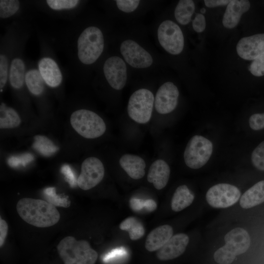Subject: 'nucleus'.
I'll return each mask as SVG.
<instances>
[{"label":"nucleus","instance_id":"43","mask_svg":"<svg viewBox=\"0 0 264 264\" xmlns=\"http://www.w3.org/2000/svg\"><path fill=\"white\" fill-rule=\"evenodd\" d=\"M157 207L155 202L152 199L145 200L144 208L149 211H153L156 209Z\"/></svg>","mask_w":264,"mask_h":264},{"label":"nucleus","instance_id":"15","mask_svg":"<svg viewBox=\"0 0 264 264\" xmlns=\"http://www.w3.org/2000/svg\"><path fill=\"white\" fill-rule=\"evenodd\" d=\"M189 242L188 235L179 233L173 236L156 253L157 259L168 261L182 255L186 250Z\"/></svg>","mask_w":264,"mask_h":264},{"label":"nucleus","instance_id":"20","mask_svg":"<svg viewBox=\"0 0 264 264\" xmlns=\"http://www.w3.org/2000/svg\"><path fill=\"white\" fill-rule=\"evenodd\" d=\"M119 164L132 178L139 179L145 174L146 163L139 156L125 154L120 158Z\"/></svg>","mask_w":264,"mask_h":264},{"label":"nucleus","instance_id":"25","mask_svg":"<svg viewBox=\"0 0 264 264\" xmlns=\"http://www.w3.org/2000/svg\"><path fill=\"white\" fill-rule=\"evenodd\" d=\"M194 2L192 0H180L175 10V17L177 22L182 25L188 24L195 11Z\"/></svg>","mask_w":264,"mask_h":264},{"label":"nucleus","instance_id":"38","mask_svg":"<svg viewBox=\"0 0 264 264\" xmlns=\"http://www.w3.org/2000/svg\"><path fill=\"white\" fill-rule=\"evenodd\" d=\"M193 29L198 33L203 32L206 27V21L202 14H197L192 22Z\"/></svg>","mask_w":264,"mask_h":264},{"label":"nucleus","instance_id":"21","mask_svg":"<svg viewBox=\"0 0 264 264\" xmlns=\"http://www.w3.org/2000/svg\"><path fill=\"white\" fill-rule=\"evenodd\" d=\"M264 202V180L260 181L250 187L241 196L240 206L248 209Z\"/></svg>","mask_w":264,"mask_h":264},{"label":"nucleus","instance_id":"34","mask_svg":"<svg viewBox=\"0 0 264 264\" xmlns=\"http://www.w3.org/2000/svg\"><path fill=\"white\" fill-rule=\"evenodd\" d=\"M44 194L48 197L51 204H55L58 206L67 207L69 206L70 203H68L65 198H61L55 194V189L54 187H49L44 190Z\"/></svg>","mask_w":264,"mask_h":264},{"label":"nucleus","instance_id":"26","mask_svg":"<svg viewBox=\"0 0 264 264\" xmlns=\"http://www.w3.org/2000/svg\"><path fill=\"white\" fill-rule=\"evenodd\" d=\"M119 228L128 232L130 239L133 241L139 239L145 233L142 223L134 217H130L125 219L120 223Z\"/></svg>","mask_w":264,"mask_h":264},{"label":"nucleus","instance_id":"31","mask_svg":"<svg viewBox=\"0 0 264 264\" xmlns=\"http://www.w3.org/2000/svg\"><path fill=\"white\" fill-rule=\"evenodd\" d=\"M46 1L50 8L55 10L73 8L79 2L78 0H47Z\"/></svg>","mask_w":264,"mask_h":264},{"label":"nucleus","instance_id":"42","mask_svg":"<svg viewBox=\"0 0 264 264\" xmlns=\"http://www.w3.org/2000/svg\"><path fill=\"white\" fill-rule=\"evenodd\" d=\"M130 205L133 210L139 211L144 207L145 200L136 198H132L130 200Z\"/></svg>","mask_w":264,"mask_h":264},{"label":"nucleus","instance_id":"12","mask_svg":"<svg viewBox=\"0 0 264 264\" xmlns=\"http://www.w3.org/2000/svg\"><path fill=\"white\" fill-rule=\"evenodd\" d=\"M105 77L111 88L122 89L127 79V69L124 60L118 56L108 58L103 66Z\"/></svg>","mask_w":264,"mask_h":264},{"label":"nucleus","instance_id":"16","mask_svg":"<svg viewBox=\"0 0 264 264\" xmlns=\"http://www.w3.org/2000/svg\"><path fill=\"white\" fill-rule=\"evenodd\" d=\"M250 7L247 0H232L227 5L222 18L223 25L227 28L235 27L239 23L242 15Z\"/></svg>","mask_w":264,"mask_h":264},{"label":"nucleus","instance_id":"29","mask_svg":"<svg viewBox=\"0 0 264 264\" xmlns=\"http://www.w3.org/2000/svg\"><path fill=\"white\" fill-rule=\"evenodd\" d=\"M20 3L17 0H0V17L1 19L9 18L14 15L20 8Z\"/></svg>","mask_w":264,"mask_h":264},{"label":"nucleus","instance_id":"28","mask_svg":"<svg viewBox=\"0 0 264 264\" xmlns=\"http://www.w3.org/2000/svg\"><path fill=\"white\" fill-rule=\"evenodd\" d=\"M34 139L33 148L43 155L51 156L59 150L58 147L45 136L36 135Z\"/></svg>","mask_w":264,"mask_h":264},{"label":"nucleus","instance_id":"37","mask_svg":"<svg viewBox=\"0 0 264 264\" xmlns=\"http://www.w3.org/2000/svg\"><path fill=\"white\" fill-rule=\"evenodd\" d=\"M249 123L250 128L255 131L264 128V113L252 114L249 118Z\"/></svg>","mask_w":264,"mask_h":264},{"label":"nucleus","instance_id":"7","mask_svg":"<svg viewBox=\"0 0 264 264\" xmlns=\"http://www.w3.org/2000/svg\"><path fill=\"white\" fill-rule=\"evenodd\" d=\"M212 152L213 144L210 140L201 135H194L185 149L184 162L191 169L200 168L208 162Z\"/></svg>","mask_w":264,"mask_h":264},{"label":"nucleus","instance_id":"39","mask_svg":"<svg viewBox=\"0 0 264 264\" xmlns=\"http://www.w3.org/2000/svg\"><path fill=\"white\" fill-rule=\"evenodd\" d=\"M61 172L64 175L71 186H75L76 184H77L74 174L69 165L66 164L63 165L61 168Z\"/></svg>","mask_w":264,"mask_h":264},{"label":"nucleus","instance_id":"32","mask_svg":"<svg viewBox=\"0 0 264 264\" xmlns=\"http://www.w3.org/2000/svg\"><path fill=\"white\" fill-rule=\"evenodd\" d=\"M34 159L33 155L25 153L19 156H11L8 159V164L11 167H18L21 165L25 166Z\"/></svg>","mask_w":264,"mask_h":264},{"label":"nucleus","instance_id":"41","mask_svg":"<svg viewBox=\"0 0 264 264\" xmlns=\"http://www.w3.org/2000/svg\"><path fill=\"white\" fill-rule=\"evenodd\" d=\"M231 0H205V5L209 8L228 5Z\"/></svg>","mask_w":264,"mask_h":264},{"label":"nucleus","instance_id":"24","mask_svg":"<svg viewBox=\"0 0 264 264\" xmlns=\"http://www.w3.org/2000/svg\"><path fill=\"white\" fill-rule=\"evenodd\" d=\"M21 119L18 113L12 108L2 103L0 107V129H12L18 127Z\"/></svg>","mask_w":264,"mask_h":264},{"label":"nucleus","instance_id":"35","mask_svg":"<svg viewBox=\"0 0 264 264\" xmlns=\"http://www.w3.org/2000/svg\"><path fill=\"white\" fill-rule=\"evenodd\" d=\"M249 70L255 76L264 75V54L253 60L249 67Z\"/></svg>","mask_w":264,"mask_h":264},{"label":"nucleus","instance_id":"18","mask_svg":"<svg viewBox=\"0 0 264 264\" xmlns=\"http://www.w3.org/2000/svg\"><path fill=\"white\" fill-rule=\"evenodd\" d=\"M170 169L168 164L162 159H157L151 165L147 175V180L152 183L157 190L164 188L169 180Z\"/></svg>","mask_w":264,"mask_h":264},{"label":"nucleus","instance_id":"13","mask_svg":"<svg viewBox=\"0 0 264 264\" xmlns=\"http://www.w3.org/2000/svg\"><path fill=\"white\" fill-rule=\"evenodd\" d=\"M179 96L177 87L172 82H167L158 89L154 100L157 112L165 114L170 113L176 108Z\"/></svg>","mask_w":264,"mask_h":264},{"label":"nucleus","instance_id":"11","mask_svg":"<svg viewBox=\"0 0 264 264\" xmlns=\"http://www.w3.org/2000/svg\"><path fill=\"white\" fill-rule=\"evenodd\" d=\"M120 50L126 62L133 67L144 68L153 64V59L150 54L133 40L123 41Z\"/></svg>","mask_w":264,"mask_h":264},{"label":"nucleus","instance_id":"44","mask_svg":"<svg viewBox=\"0 0 264 264\" xmlns=\"http://www.w3.org/2000/svg\"><path fill=\"white\" fill-rule=\"evenodd\" d=\"M200 12L202 13V14H204L206 12V9L205 8H202L201 9H200Z\"/></svg>","mask_w":264,"mask_h":264},{"label":"nucleus","instance_id":"6","mask_svg":"<svg viewBox=\"0 0 264 264\" xmlns=\"http://www.w3.org/2000/svg\"><path fill=\"white\" fill-rule=\"evenodd\" d=\"M154 103V96L151 91L146 88L136 90L128 102L129 116L138 123H147L151 118Z\"/></svg>","mask_w":264,"mask_h":264},{"label":"nucleus","instance_id":"3","mask_svg":"<svg viewBox=\"0 0 264 264\" xmlns=\"http://www.w3.org/2000/svg\"><path fill=\"white\" fill-rule=\"evenodd\" d=\"M225 244L214 254L215 261L219 264H231L236 256L245 252L250 245V238L247 231L241 227L228 232L224 237Z\"/></svg>","mask_w":264,"mask_h":264},{"label":"nucleus","instance_id":"5","mask_svg":"<svg viewBox=\"0 0 264 264\" xmlns=\"http://www.w3.org/2000/svg\"><path fill=\"white\" fill-rule=\"evenodd\" d=\"M70 121L74 130L86 138L99 137L106 130L103 119L94 112L86 109L74 111L70 116Z\"/></svg>","mask_w":264,"mask_h":264},{"label":"nucleus","instance_id":"2","mask_svg":"<svg viewBox=\"0 0 264 264\" xmlns=\"http://www.w3.org/2000/svg\"><path fill=\"white\" fill-rule=\"evenodd\" d=\"M57 249L64 264H95L98 258L88 241H77L72 236L63 239Z\"/></svg>","mask_w":264,"mask_h":264},{"label":"nucleus","instance_id":"36","mask_svg":"<svg viewBox=\"0 0 264 264\" xmlns=\"http://www.w3.org/2000/svg\"><path fill=\"white\" fill-rule=\"evenodd\" d=\"M8 60L4 54L0 55V91L5 86L8 77Z\"/></svg>","mask_w":264,"mask_h":264},{"label":"nucleus","instance_id":"23","mask_svg":"<svg viewBox=\"0 0 264 264\" xmlns=\"http://www.w3.org/2000/svg\"><path fill=\"white\" fill-rule=\"evenodd\" d=\"M25 65L20 58H15L10 66L9 79L11 86L15 89L21 88L25 81Z\"/></svg>","mask_w":264,"mask_h":264},{"label":"nucleus","instance_id":"10","mask_svg":"<svg viewBox=\"0 0 264 264\" xmlns=\"http://www.w3.org/2000/svg\"><path fill=\"white\" fill-rule=\"evenodd\" d=\"M105 174L101 161L95 157L86 158L81 165V171L77 179L78 186L82 190H89L98 184Z\"/></svg>","mask_w":264,"mask_h":264},{"label":"nucleus","instance_id":"40","mask_svg":"<svg viewBox=\"0 0 264 264\" xmlns=\"http://www.w3.org/2000/svg\"><path fill=\"white\" fill-rule=\"evenodd\" d=\"M8 232V225L3 219H0V246L2 247L5 240Z\"/></svg>","mask_w":264,"mask_h":264},{"label":"nucleus","instance_id":"1","mask_svg":"<svg viewBox=\"0 0 264 264\" xmlns=\"http://www.w3.org/2000/svg\"><path fill=\"white\" fill-rule=\"evenodd\" d=\"M17 212L26 222L37 227H47L56 224L60 215L56 207L45 200L22 198L17 202Z\"/></svg>","mask_w":264,"mask_h":264},{"label":"nucleus","instance_id":"17","mask_svg":"<svg viewBox=\"0 0 264 264\" xmlns=\"http://www.w3.org/2000/svg\"><path fill=\"white\" fill-rule=\"evenodd\" d=\"M39 70L44 81L49 87L59 86L62 81L61 71L56 62L51 58H42L38 63Z\"/></svg>","mask_w":264,"mask_h":264},{"label":"nucleus","instance_id":"27","mask_svg":"<svg viewBox=\"0 0 264 264\" xmlns=\"http://www.w3.org/2000/svg\"><path fill=\"white\" fill-rule=\"evenodd\" d=\"M25 82L29 91L35 95L41 94L44 89V80L39 70L32 69L25 75Z\"/></svg>","mask_w":264,"mask_h":264},{"label":"nucleus","instance_id":"30","mask_svg":"<svg viewBox=\"0 0 264 264\" xmlns=\"http://www.w3.org/2000/svg\"><path fill=\"white\" fill-rule=\"evenodd\" d=\"M251 161L255 168L264 171V141L260 143L253 151Z\"/></svg>","mask_w":264,"mask_h":264},{"label":"nucleus","instance_id":"4","mask_svg":"<svg viewBox=\"0 0 264 264\" xmlns=\"http://www.w3.org/2000/svg\"><path fill=\"white\" fill-rule=\"evenodd\" d=\"M104 39L98 27L90 26L85 29L77 40V55L80 61L85 65L95 62L102 53Z\"/></svg>","mask_w":264,"mask_h":264},{"label":"nucleus","instance_id":"8","mask_svg":"<svg viewBox=\"0 0 264 264\" xmlns=\"http://www.w3.org/2000/svg\"><path fill=\"white\" fill-rule=\"evenodd\" d=\"M160 44L168 53L173 55L180 54L183 50L184 39L179 26L171 20L162 22L157 30Z\"/></svg>","mask_w":264,"mask_h":264},{"label":"nucleus","instance_id":"22","mask_svg":"<svg viewBox=\"0 0 264 264\" xmlns=\"http://www.w3.org/2000/svg\"><path fill=\"white\" fill-rule=\"evenodd\" d=\"M194 194L185 185L179 186L176 190L171 200V208L175 212H179L193 202Z\"/></svg>","mask_w":264,"mask_h":264},{"label":"nucleus","instance_id":"9","mask_svg":"<svg viewBox=\"0 0 264 264\" xmlns=\"http://www.w3.org/2000/svg\"><path fill=\"white\" fill-rule=\"evenodd\" d=\"M241 195V191L236 186L227 183H219L208 189L206 199L213 208H225L235 204Z\"/></svg>","mask_w":264,"mask_h":264},{"label":"nucleus","instance_id":"14","mask_svg":"<svg viewBox=\"0 0 264 264\" xmlns=\"http://www.w3.org/2000/svg\"><path fill=\"white\" fill-rule=\"evenodd\" d=\"M236 50L243 59H256L264 54V33L242 38L237 43Z\"/></svg>","mask_w":264,"mask_h":264},{"label":"nucleus","instance_id":"33","mask_svg":"<svg viewBox=\"0 0 264 264\" xmlns=\"http://www.w3.org/2000/svg\"><path fill=\"white\" fill-rule=\"evenodd\" d=\"M118 8L125 13H131L136 9L140 0H116L115 1Z\"/></svg>","mask_w":264,"mask_h":264},{"label":"nucleus","instance_id":"19","mask_svg":"<svg viewBox=\"0 0 264 264\" xmlns=\"http://www.w3.org/2000/svg\"><path fill=\"white\" fill-rule=\"evenodd\" d=\"M173 229L169 225L158 226L148 234L145 246L150 252L158 250L173 236Z\"/></svg>","mask_w":264,"mask_h":264}]
</instances>
